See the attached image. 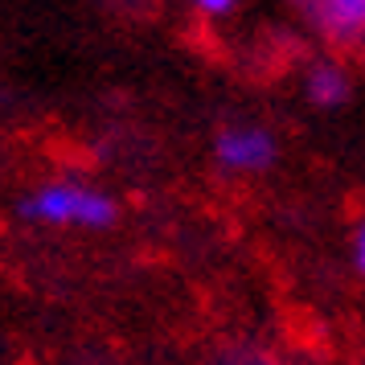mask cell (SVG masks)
<instances>
[{"label":"cell","instance_id":"obj_2","mask_svg":"<svg viewBox=\"0 0 365 365\" xmlns=\"http://www.w3.org/2000/svg\"><path fill=\"white\" fill-rule=\"evenodd\" d=\"M304 21L332 50H365V0H308Z\"/></svg>","mask_w":365,"mask_h":365},{"label":"cell","instance_id":"obj_7","mask_svg":"<svg viewBox=\"0 0 365 365\" xmlns=\"http://www.w3.org/2000/svg\"><path fill=\"white\" fill-rule=\"evenodd\" d=\"M234 9V0H197V13H205V17H230Z\"/></svg>","mask_w":365,"mask_h":365},{"label":"cell","instance_id":"obj_1","mask_svg":"<svg viewBox=\"0 0 365 365\" xmlns=\"http://www.w3.org/2000/svg\"><path fill=\"white\" fill-rule=\"evenodd\" d=\"M17 214L41 226H74V230H107L119 217L111 193L83 181H46L17 201Z\"/></svg>","mask_w":365,"mask_h":365},{"label":"cell","instance_id":"obj_8","mask_svg":"<svg viewBox=\"0 0 365 365\" xmlns=\"http://www.w3.org/2000/svg\"><path fill=\"white\" fill-rule=\"evenodd\" d=\"M361 66H365V50H361Z\"/></svg>","mask_w":365,"mask_h":365},{"label":"cell","instance_id":"obj_6","mask_svg":"<svg viewBox=\"0 0 365 365\" xmlns=\"http://www.w3.org/2000/svg\"><path fill=\"white\" fill-rule=\"evenodd\" d=\"M349 259H353V267L365 275V217H357V226L349 234Z\"/></svg>","mask_w":365,"mask_h":365},{"label":"cell","instance_id":"obj_3","mask_svg":"<svg viewBox=\"0 0 365 365\" xmlns=\"http://www.w3.org/2000/svg\"><path fill=\"white\" fill-rule=\"evenodd\" d=\"M275 156H279L275 135L255 123H234L214 135V160L230 173H267Z\"/></svg>","mask_w":365,"mask_h":365},{"label":"cell","instance_id":"obj_4","mask_svg":"<svg viewBox=\"0 0 365 365\" xmlns=\"http://www.w3.org/2000/svg\"><path fill=\"white\" fill-rule=\"evenodd\" d=\"M304 95L320 111H336V107H345L353 99V78L336 58H316L304 70Z\"/></svg>","mask_w":365,"mask_h":365},{"label":"cell","instance_id":"obj_5","mask_svg":"<svg viewBox=\"0 0 365 365\" xmlns=\"http://www.w3.org/2000/svg\"><path fill=\"white\" fill-rule=\"evenodd\" d=\"M217 365H275V357L259 345H230V349H222Z\"/></svg>","mask_w":365,"mask_h":365}]
</instances>
